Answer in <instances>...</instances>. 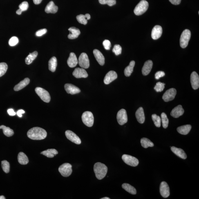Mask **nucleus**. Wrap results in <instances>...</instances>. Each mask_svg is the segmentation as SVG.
<instances>
[{
	"instance_id": "c9c22d12",
	"label": "nucleus",
	"mask_w": 199,
	"mask_h": 199,
	"mask_svg": "<svg viewBox=\"0 0 199 199\" xmlns=\"http://www.w3.org/2000/svg\"><path fill=\"white\" fill-rule=\"evenodd\" d=\"M2 129L3 133L6 137H10L14 135V131L9 127H6L5 126H0V129Z\"/></svg>"
},
{
	"instance_id": "864d4df0",
	"label": "nucleus",
	"mask_w": 199,
	"mask_h": 199,
	"mask_svg": "<svg viewBox=\"0 0 199 199\" xmlns=\"http://www.w3.org/2000/svg\"><path fill=\"white\" fill-rule=\"evenodd\" d=\"M25 113V111L24 110H18L17 112V115L20 117H22V114H24Z\"/></svg>"
},
{
	"instance_id": "6e6552de",
	"label": "nucleus",
	"mask_w": 199,
	"mask_h": 199,
	"mask_svg": "<svg viewBox=\"0 0 199 199\" xmlns=\"http://www.w3.org/2000/svg\"><path fill=\"white\" fill-rule=\"evenodd\" d=\"M122 158L123 161L128 165L136 167L138 165L139 162L138 159L136 157L129 155H124Z\"/></svg>"
},
{
	"instance_id": "a19ab883",
	"label": "nucleus",
	"mask_w": 199,
	"mask_h": 199,
	"mask_svg": "<svg viewBox=\"0 0 199 199\" xmlns=\"http://www.w3.org/2000/svg\"><path fill=\"white\" fill-rule=\"evenodd\" d=\"M77 21L81 24L86 25L87 24L88 20H87L85 16L83 14H80L77 16Z\"/></svg>"
},
{
	"instance_id": "4d7b16f0",
	"label": "nucleus",
	"mask_w": 199,
	"mask_h": 199,
	"mask_svg": "<svg viewBox=\"0 0 199 199\" xmlns=\"http://www.w3.org/2000/svg\"><path fill=\"white\" fill-rule=\"evenodd\" d=\"M85 16L86 19L87 20H89L90 19V18H91L89 14H86L85 15Z\"/></svg>"
},
{
	"instance_id": "bf43d9fd",
	"label": "nucleus",
	"mask_w": 199,
	"mask_h": 199,
	"mask_svg": "<svg viewBox=\"0 0 199 199\" xmlns=\"http://www.w3.org/2000/svg\"><path fill=\"white\" fill-rule=\"evenodd\" d=\"M101 199H110L109 198H108V197H104V198H101Z\"/></svg>"
},
{
	"instance_id": "dca6fc26",
	"label": "nucleus",
	"mask_w": 199,
	"mask_h": 199,
	"mask_svg": "<svg viewBox=\"0 0 199 199\" xmlns=\"http://www.w3.org/2000/svg\"><path fill=\"white\" fill-rule=\"evenodd\" d=\"M64 88L67 93L71 95H75L81 92V90L78 88L71 84H66Z\"/></svg>"
},
{
	"instance_id": "a18cd8bd",
	"label": "nucleus",
	"mask_w": 199,
	"mask_h": 199,
	"mask_svg": "<svg viewBox=\"0 0 199 199\" xmlns=\"http://www.w3.org/2000/svg\"><path fill=\"white\" fill-rule=\"evenodd\" d=\"M19 43V39L18 38L15 36L12 37L9 41V44L10 46H14L17 45Z\"/></svg>"
},
{
	"instance_id": "393cba45",
	"label": "nucleus",
	"mask_w": 199,
	"mask_h": 199,
	"mask_svg": "<svg viewBox=\"0 0 199 199\" xmlns=\"http://www.w3.org/2000/svg\"><path fill=\"white\" fill-rule=\"evenodd\" d=\"M58 10V7L54 4L53 1H50L45 8V12L47 13H55Z\"/></svg>"
},
{
	"instance_id": "7ed1b4c3",
	"label": "nucleus",
	"mask_w": 199,
	"mask_h": 199,
	"mask_svg": "<svg viewBox=\"0 0 199 199\" xmlns=\"http://www.w3.org/2000/svg\"><path fill=\"white\" fill-rule=\"evenodd\" d=\"M149 3L145 0H142L140 2L134 10L135 15L140 16L145 13L148 10Z\"/></svg>"
},
{
	"instance_id": "72a5a7b5",
	"label": "nucleus",
	"mask_w": 199,
	"mask_h": 199,
	"mask_svg": "<svg viewBox=\"0 0 199 199\" xmlns=\"http://www.w3.org/2000/svg\"><path fill=\"white\" fill-rule=\"evenodd\" d=\"M38 55L37 51H34L32 53H30L26 59H25V62L27 65H30L32 64L33 61L35 59Z\"/></svg>"
},
{
	"instance_id": "aec40b11",
	"label": "nucleus",
	"mask_w": 199,
	"mask_h": 199,
	"mask_svg": "<svg viewBox=\"0 0 199 199\" xmlns=\"http://www.w3.org/2000/svg\"><path fill=\"white\" fill-rule=\"evenodd\" d=\"M153 62L151 60H148L144 63V66L142 69L143 75L146 76L148 75L151 72L153 66Z\"/></svg>"
},
{
	"instance_id": "58836bf2",
	"label": "nucleus",
	"mask_w": 199,
	"mask_h": 199,
	"mask_svg": "<svg viewBox=\"0 0 199 199\" xmlns=\"http://www.w3.org/2000/svg\"><path fill=\"white\" fill-rule=\"evenodd\" d=\"M8 69V66L6 63H0V77L5 75Z\"/></svg>"
},
{
	"instance_id": "cd10ccee",
	"label": "nucleus",
	"mask_w": 199,
	"mask_h": 199,
	"mask_svg": "<svg viewBox=\"0 0 199 199\" xmlns=\"http://www.w3.org/2000/svg\"><path fill=\"white\" fill-rule=\"evenodd\" d=\"M191 129V126L190 125H186L179 126L177 128V131L181 134L186 135L189 133Z\"/></svg>"
},
{
	"instance_id": "603ef678",
	"label": "nucleus",
	"mask_w": 199,
	"mask_h": 199,
	"mask_svg": "<svg viewBox=\"0 0 199 199\" xmlns=\"http://www.w3.org/2000/svg\"><path fill=\"white\" fill-rule=\"evenodd\" d=\"M7 111H8L9 115L10 116H14L16 115V113L14 112L13 109H12V108L8 109Z\"/></svg>"
},
{
	"instance_id": "49530a36",
	"label": "nucleus",
	"mask_w": 199,
	"mask_h": 199,
	"mask_svg": "<svg viewBox=\"0 0 199 199\" xmlns=\"http://www.w3.org/2000/svg\"><path fill=\"white\" fill-rule=\"evenodd\" d=\"M28 3L27 1L23 2L19 5V9L22 10V12L28 10Z\"/></svg>"
},
{
	"instance_id": "f257e3e1",
	"label": "nucleus",
	"mask_w": 199,
	"mask_h": 199,
	"mask_svg": "<svg viewBox=\"0 0 199 199\" xmlns=\"http://www.w3.org/2000/svg\"><path fill=\"white\" fill-rule=\"evenodd\" d=\"M27 135L29 138L32 140H41L46 138L47 133L46 130L42 128L35 127L29 130Z\"/></svg>"
},
{
	"instance_id": "e433bc0d",
	"label": "nucleus",
	"mask_w": 199,
	"mask_h": 199,
	"mask_svg": "<svg viewBox=\"0 0 199 199\" xmlns=\"http://www.w3.org/2000/svg\"><path fill=\"white\" fill-rule=\"evenodd\" d=\"M152 118L154 123L155 126L157 127H160L161 122V118L159 116L156 115V114H153L152 115Z\"/></svg>"
},
{
	"instance_id": "f03ea898",
	"label": "nucleus",
	"mask_w": 199,
	"mask_h": 199,
	"mask_svg": "<svg viewBox=\"0 0 199 199\" xmlns=\"http://www.w3.org/2000/svg\"><path fill=\"white\" fill-rule=\"evenodd\" d=\"M108 168L104 164L98 162L94 166V171L96 178L100 180L103 178L107 173Z\"/></svg>"
},
{
	"instance_id": "c756f323",
	"label": "nucleus",
	"mask_w": 199,
	"mask_h": 199,
	"mask_svg": "<svg viewBox=\"0 0 199 199\" xmlns=\"http://www.w3.org/2000/svg\"><path fill=\"white\" fill-rule=\"evenodd\" d=\"M57 66V59L55 57H52L48 62L49 69L52 72L55 71Z\"/></svg>"
},
{
	"instance_id": "8fccbe9b",
	"label": "nucleus",
	"mask_w": 199,
	"mask_h": 199,
	"mask_svg": "<svg viewBox=\"0 0 199 199\" xmlns=\"http://www.w3.org/2000/svg\"><path fill=\"white\" fill-rule=\"evenodd\" d=\"M165 75V73L163 71L157 72L155 74V79L158 80L160 78L164 77Z\"/></svg>"
},
{
	"instance_id": "4be33fe9",
	"label": "nucleus",
	"mask_w": 199,
	"mask_h": 199,
	"mask_svg": "<svg viewBox=\"0 0 199 199\" xmlns=\"http://www.w3.org/2000/svg\"><path fill=\"white\" fill-rule=\"evenodd\" d=\"M93 53L99 64L101 66H104L105 64V58L103 54L99 50L97 49L94 50Z\"/></svg>"
},
{
	"instance_id": "de8ad7c7",
	"label": "nucleus",
	"mask_w": 199,
	"mask_h": 199,
	"mask_svg": "<svg viewBox=\"0 0 199 199\" xmlns=\"http://www.w3.org/2000/svg\"><path fill=\"white\" fill-rule=\"evenodd\" d=\"M103 45L104 48L106 50H110L111 47V44L108 40L106 39L103 42Z\"/></svg>"
},
{
	"instance_id": "09e8293b",
	"label": "nucleus",
	"mask_w": 199,
	"mask_h": 199,
	"mask_svg": "<svg viewBox=\"0 0 199 199\" xmlns=\"http://www.w3.org/2000/svg\"><path fill=\"white\" fill-rule=\"evenodd\" d=\"M47 32V30L46 28L42 29L39 30L37 31L36 32V35L38 37H40L44 35Z\"/></svg>"
},
{
	"instance_id": "a878e982",
	"label": "nucleus",
	"mask_w": 199,
	"mask_h": 199,
	"mask_svg": "<svg viewBox=\"0 0 199 199\" xmlns=\"http://www.w3.org/2000/svg\"><path fill=\"white\" fill-rule=\"evenodd\" d=\"M171 151L177 156L180 157L181 158L185 159L187 158V156L186 155L185 152L180 148H178L172 146L171 147Z\"/></svg>"
},
{
	"instance_id": "5701e85b",
	"label": "nucleus",
	"mask_w": 199,
	"mask_h": 199,
	"mask_svg": "<svg viewBox=\"0 0 199 199\" xmlns=\"http://www.w3.org/2000/svg\"><path fill=\"white\" fill-rule=\"evenodd\" d=\"M136 117L137 122L140 124H143L145 121V116L143 108L142 107H139L135 113Z\"/></svg>"
},
{
	"instance_id": "473e14b6",
	"label": "nucleus",
	"mask_w": 199,
	"mask_h": 199,
	"mask_svg": "<svg viewBox=\"0 0 199 199\" xmlns=\"http://www.w3.org/2000/svg\"><path fill=\"white\" fill-rule=\"evenodd\" d=\"M123 189L132 194L135 195L137 193L136 190L133 186L127 183H124L122 185Z\"/></svg>"
},
{
	"instance_id": "37998d69",
	"label": "nucleus",
	"mask_w": 199,
	"mask_h": 199,
	"mask_svg": "<svg viewBox=\"0 0 199 199\" xmlns=\"http://www.w3.org/2000/svg\"><path fill=\"white\" fill-rule=\"evenodd\" d=\"M165 85V84L163 83H161V82H157L156 83V85L154 87V89L156 92H161L163 91Z\"/></svg>"
},
{
	"instance_id": "0eeeda50",
	"label": "nucleus",
	"mask_w": 199,
	"mask_h": 199,
	"mask_svg": "<svg viewBox=\"0 0 199 199\" xmlns=\"http://www.w3.org/2000/svg\"><path fill=\"white\" fill-rule=\"evenodd\" d=\"M58 171L62 176L68 177L72 173V166L69 163H65L60 166Z\"/></svg>"
},
{
	"instance_id": "ddd939ff",
	"label": "nucleus",
	"mask_w": 199,
	"mask_h": 199,
	"mask_svg": "<svg viewBox=\"0 0 199 199\" xmlns=\"http://www.w3.org/2000/svg\"><path fill=\"white\" fill-rule=\"evenodd\" d=\"M161 195L164 198H167L170 194V188L167 182H163L161 183L160 187Z\"/></svg>"
},
{
	"instance_id": "a211bd4d",
	"label": "nucleus",
	"mask_w": 199,
	"mask_h": 199,
	"mask_svg": "<svg viewBox=\"0 0 199 199\" xmlns=\"http://www.w3.org/2000/svg\"><path fill=\"white\" fill-rule=\"evenodd\" d=\"M162 34V28L161 26L156 25L154 27L152 32V37L153 39L156 40L160 38Z\"/></svg>"
},
{
	"instance_id": "423d86ee",
	"label": "nucleus",
	"mask_w": 199,
	"mask_h": 199,
	"mask_svg": "<svg viewBox=\"0 0 199 199\" xmlns=\"http://www.w3.org/2000/svg\"><path fill=\"white\" fill-rule=\"evenodd\" d=\"M35 92L42 100L47 103H49L51 97L49 93L47 90L41 88L37 87L35 88Z\"/></svg>"
},
{
	"instance_id": "4c0bfd02",
	"label": "nucleus",
	"mask_w": 199,
	"mask_h": 199,
	"mask_svg": "<svg viewBox=\"0 0 199 199\" xmlns=\"http://www.w3.org/2000/svg\"><path fill=\"white\" fill-rule=\"evenodd\" d=\"M161 121L162 123L163 126L164 128H167L169 124V120L167 115L165 113H163L161 114Z\"/></svg>"
},
{
	"instance_id": "9b49d317",
	"label": "nucleus",
	"mask_w": 199,
	"mask_h": 199,
	"mask_svg": "<svg viewBox=\"0 0 199 199\" xmlns=\"http://www.w3.org/2000/svg\"><path fill=\"white\" fill-rule=\"evenodd\" d=\"M177 93L176 89L171 88L166 91L163 96L162 98L164 102H168L175 99Z\"/></svg>"
},
{
	"instance_id": "13d9d810",
	"label": "nucleus",
	"mask_w": 199,
	"mask_h": 199,
	"mask_svg": "<svg viewBox=\"0 0 199 199\" xmlns=\"http://www.w3.org/2000/svg\"><path fill=\"white\" fill-rule=\"evenodd\" d=\"M6 198H5V197L4 196H3V195H1V196H0V199H5Z\"/></svg>"
},
{
	"instance_id": "7c9ffc66",
	"label": "nucleus",
	"mask_w": 199,
	"mask_h": 199,
	"mask_svg": "<svg viewBox=\"0 0 199 199\" xmlns=\"http://www.w3.org/2000/svg\"><path fill=\"white\" fill-rule=\"evenodd\" d=\"M41 154L48 158H52L58 154V152L55 149H48L41 152Z\"/></svg>"
},
{
	"instance_id": "b1692460",
	"label": "nucleus",
	"mask_w": 199,
	"mask_h": 199,
	"mask_svg": "<svg viewBox=\"0 0 199 199\" xmlns=\"http://www.w3.org/2000/svg\"><path fill=\"white\" fill-rule=\"evenodd\" d=\"M70 34L68 36V39H77L81 34L80 31L75 27H71L68 29Z\"/></svg>"
},
{
	"instance_id": "5fc2aeb1",
	"label": "nucleus",
	"mask_w": 199,
	"mask_h": 199,
	"mask_svg": "<svg viewBox=\"0 0 199 199\" xmlns=\"http://www.w3.org/2000/svg\"><path fill=\"white\" fill-rule=\"evenodd\" d=\"M33 2L36 5H39L42 2V0H33Z\"/></svg>"
},
{
	"instance_id": "20e7f679",
	"label": "nucleus",
	"mask_w": 199,
	"mask_h": 199,
	"mask_svg": "<svg viewBox=\"0 0 199 199\" xmlns=\"http://www.w3.org/2000/svg\"><path fill=\"white\" fill-rule=\"evenodd\" d=\"M191 36V33L190 30L186 29L182 32L180 40V46L182 48H185L188 46Z\"/></svg>"
},
{
	"instance_id": "3c124183",
	"label": "nucleus",
	"mask_w": 199,
	"mask_h": 199,
	"mask_svg": "<svg viewBox=\"0 0 199 199\" xmlns=\"http://www.w3.org/2000/svg\"><path fill=\"white\" fill-rule=\"evenodd\" d=\"M170 2L174 5H178L180 4L182 0H169Z\"/></svg>"
},
{
	"instance_id": "c85d7f7f",
	"label": "nucleus",
	"mask_w": 199,
	"mask_h": 199,
	"mask_svg": "<svg viewBox=\"0 0 199 199\" xmlns=\"http://www.w3.org/2000/svg\"><path fill=\"white\" fill-rule=\"evenodd\" d=\"M18 160L19 163L22 165H26L29 162L28 156L24 153L21 152L18 155Z\"/></svg>"
},
{
	"instance_id": "6e6d98bb",
	"label": "nucleus",
	"mask_w": 199,
	"mask_h": 199,
	"mask_svg": "<svg viewBox=\"0 0 199 199\" xmlns=\"http://www.w3.org/2000/svg\"><path fill=\"white\" fill-rule=\"evenodd\" d=\"M22 12H23L22 11V10H21V9H19L17 10V11H16V13L18 14V15H21V13H22Z\"/></svg>"
},
{
	"instance_id": "2f4dec72",
	"label": "nucleus",
	"mask_w": 199,
	"mask_h": 199,
	"mask_svg": "<svg viewBox=\"0 0 199 199\" xmlns=\"http://www.w3.org/2000/svg\"><path fill=\"white\" fill-rule=\"evenodd\" d=\"M135 65V62L132 61L130 62L129 66L126 67L124 70L125 75L126 77H129L131 76V74L133 71L134 67Z\"/></svg>"
},
{
	"instance_id": "c03bdc74",
	"label": "nucleus",
	"mask_w": 199,
	"mask_h": 199,
	"mask_svg": "<svg viewBox=\"0 0 199 199\" xmlns=\"http://www.w3.org/2000/svg\"><path fill=\"white\" fill-rule=\"evenodd\" d=\"M113 52L116 55H118L122 54V48L119 45H115L113 49Z\"/></svg>"
},
{
	"instance_id": "2eb2a0df",
	"label": "nucleus",
	"mask_w": 199,
	"mask_h": 199,
	"mask_svg": "<svg viewBox=\"0 0 199 199\" xmlns=\"http://www.w3.org/2000/svg\"><path fill=\"white\" fill-rule=\"evenodd\" d=\"M117 78V75L116 72L115 71H110L106 74L105 77L104 82L106 84H109L110 83L115 81Z\"/></svg>"
},
{
	"instance_id": "9d476101",
	"label": "nucleus",
	"mask_w": 199,
	"mask_h": 199,
	"mask_svg": "<svg viewBox=\"0 0 199 199\" xmlns=\"http://www.w3.org/2000/svg\"><path fill=\"white\" fill-rule=\"evenodd\" d=\"M78 63L80 66L82 68L87 69L89 68V60L86 53H82L81 54L79 58Z\"/></svg>"
},
{
	"instance_id": "412c9836",
	"label": "nucleus",
	"mask_w": 199,
	"mask_h": 199,
	"mask_svg": "<svg viewBox=\"0 0 199 199\" xmlns=\"http://www.w3.org/2000/svg\"><path fill=\"white\" fill-rule=\"evenodd\" d=\"M78 63L77 57L75 53L71 52L67 60V64L70 68H74L77 66Z\"/></svg>"
},
{
	"instance_id": "f8f14e48",
	"label": "nucleus",
	"mask_w": 199,
	"mask_h": 199,
	"mask_svg": "<svg viewBox=\"0 0 199 199\" xmlns=\"http://www.w3.org/2000/svg\"><path fill=\"white\" fill-rule=\"evenodd\" d=\"M66 136L69 140L76 144L79 145L81 143V139L73 132L67 130L66 132Z\"/></svg>"
},
{
	"instance_id": "6ab92c4d",
	"label": "nucleus",
	"mask_w": 199,
	"mask_h": 199,
	"mask_svg": "<svg viewBox=\"0 0 199 199\" xmlns=\"http://www.w3.org/2000/svg\"><path fill=\"white\" fill-rule=\"evenodd\" d=\"M184 110L180 105L176 107L172 110L171 115V116L177 118L183 115Z\"/></svg>"
},
{
	"instance_id": "79ce46f5",
	"label": "nucleus",
	"mask_w": 199,
	"mask_h": 199,
	"mask_svg": "<svg viewBox=\"0 0 199 199\" xmlns=\"http://www.w3.org/2000/svg\"><path fill=\"white\" fill-rule=\"evenodd\" d=\"M99 1L101 4H107L110 6H113L116 3V0H99Z\"/></svg>"
},
{
	"instance_id": "4468645a",
	"label": "nucleus",
	"mask_w": 199,
	"mask_h": 199,
	"mask_svg": "<svg viewBox=\"0 0 199 199\" xmlns=\"http://www.w3.org/2000/svg\"><path fill=\"white\" fill-rule=\"evenodd\" d=\"M190 81L192 87L193 89L196 90L199 87V77L196 72L192 73L190 77Z\"/></svg>"
},
{
	"instance_id": "ea45409f",
	"label": "nucleus",
	"mask_w": 199,
	"mask_h": 199,
	"mask_svg": "<svg viewBox=\"0 0 199 199\" xmlns=\"http://www.w3.org/2000/svg\"><path fill=\"white\" fill-rule=\"evenodd\" d=\"M1 164L3 171L5 173H9L10 169L9 163L7 161L4 160L2 162Z\"/></svg>"
},
{
	"instance_id": "39448f33",
	"label": "nucleus",
	"mask_w": 199,
	"mask_h": 199,
	"mask_svg": "<svg viewBox=\"0 0 199 199\" xmlns=\"http://www.w3.org/2000/svg\"><path fill=\"white\" fill-rule=\"evenodd\" d=\"M82 119L83 123L88 127H92L93 126L94 118L93 114L90 111L84 112L83 114Z\"/></svg>"
},
{
	"instance_id": "f704fd0d",
	"label": "nucleus",
	"mask_w": 199,
	"mask_h": 199,
	"mask_svg": "<svg viewBox=\"0 0 199 199\" xmlns=\"http://www.w3.org/2000/svg\"><path fill=\"white\" fill-rule=\"evenodd\" d=\"M141 143L143 147L145 148H147L149 147H153L154 144L149 139L144 137L141 139Z\"/></svg>"
},
{
	"instance_id": "f3484780",
	"label": "nucleus",
	"mask_w": 199,
	"mask_h": 199,
	"mask_svg": "<svg viewBox=\"0 0 199 199\" xmlns=\"http://www.w3.org/2000/svg\"><path fill=\"white\" fill-rule=\"evenodd\" d=\"M73 75L77 78H86L88 77V75L86 70L84 68H77L73 72Z\"/></svg>"
},
{
	"instance_id": "bb28decb",
	"label": "nucleus",
	"mask_w": 199,
	"mask_h": 199,
	"mask_svg": "<svg viewBox=\"0 0 199 199\" xmlns=\"http://www.w3.org/2000/svg\"><path fill=\"white\" fill-rule=\"evenodd\" d=\"M30 82V79L28 78H26L14 86V91H18L23 89L29 84Z\"/></svg>"
},
{
	"instance_id": "1a4fd4ad",
	"label": "nucleus",
	"mask_w": 199,
	"mask_h": 199,
	"mask_svg": "<svg viewBox=\"0 0 199 199\" xmlns=\"http://www.w3.org/2000/svg\"><path fill=\"white\" fill-rule=\"evenodd\" d=\"M117 122L121 126L123 125L128 122V117L126 111L124 109L119 110L117 116Z\"/></svg>"
}]
</instances>
